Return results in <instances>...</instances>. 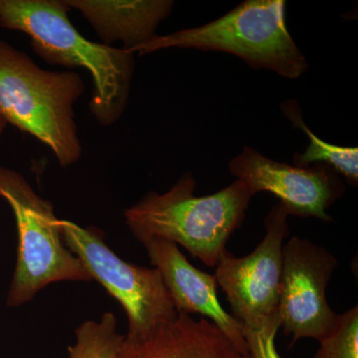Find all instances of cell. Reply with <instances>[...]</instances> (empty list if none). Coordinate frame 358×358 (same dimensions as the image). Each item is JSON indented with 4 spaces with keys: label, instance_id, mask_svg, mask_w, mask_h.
I'll use <instances>...</instances> for the list:
<instances>
[{
    "label": "cell",
    "instance_id": "7",
    "mask_svg": "<svg viewBox=\"0 0 358 358\" xmlns=\"http://www.w3.org/2000/svg\"><path fill=\"white\" fill-rule=\"evenodd\" d=\"M289 216L284 205L275 204L265 219V237L256 249L241 258L226 249L216 265L214 277L241 326H262L278 313Z\"/></svg>",
    "mask_w": 358,
    "mask_h": 358
},
{
    "label": "cell",
    "instance_id": "4",
    "mask_svg": "<svg viewBox=\"0 0 358 358\" xmlns=\"http://www.w3.org/2000/svg\"><path fill=\"white\" fill-rule=\"evenodd\" d=\"M169 48L225 52L253 69L273 71L289 79H298L308 68L287 28L284 0H247L203 26L155 35L131 53L147 55Z\"/></svg>",
    "mask_w": 358,
    "mask_h": 358
},
{
    "label": "cell",
    "instance_id": "15",
    "mask_svg": "<svg viewBox=\"0 0 358 358\" xmlns=\"http://www.w3.org/2000/svg\"><path fill=\"white\" fill-rule=\"evenodd\" d=\"M313 358H358V308L338 315L331 333L320 341Z\"/></svg>",
    "mask_w": 358,
    "mask_h": 358
},
{
    "label": "cell",
    "instance_id": "8",
    "mask_svg": "<svg viewBox=\"0 0 358 358\" xmlns=\"http://www.w3.org/2000/svg\"><path fill=\"white\" fill-rule=\"evenodd\" d=\"M338 262L324 247L292 237L282 247L279 317L293 346L303 338L322 341L336 327L338 315L327 300V287Z\"/></svg>",
    "mask_w": 358,
    "mask_h": 358
},
{
    "label": "cell",
    "instance_id": "14",
    "mask_svg": "<svg viewBox=\"0 0 358 358\" xmlns=\"http://www.w3.org/2000/svg\"><path fill=\"white\" fill-rule=\"evenodd\" d=\"M114 313H103L102 319L86 320L75 331L76 343L68 348V358H121L124 336L117 333Z\"/></svg>",
    "mask_w": 358,
    "mask_h": 358
},
{
    "label": "cell",
    "instance_id": "5",
    "mask_svg": "<svg viewBox=\"0 0 358 358\" xmlns=\"http://www.w3.org/2000/svg\"><path fill=\"white\" fill-rule=\"evenodd\" d=\"M0 197L13 209L18 231L17 261L6 298L9 308L24 305L56 282L92 281L66 246L53 205L20 173L0 166Z\"/></svg>",
    "mask_w": 358,
    "mask_h": 358
},
{
    "label": "cell",
    "instance_id": "10",
    "mask_svg": "<svg viewBox=\"0 0 358 358\" xmlns=\"http://www.w3.org/2000/svg\"><path fill=\"white\" fill-rule=\"evenodd\" d=\"M159 271L176 312L199 313L210 320L244 355H249L242 326L219 303L215 277L188 262L178 245L157 237L138 240Z\"/></svg>",
    "mask_w": 358,
    "mask_h": 358
},
{
    "label": "cell",
    "instance_id": "11",
    "mask_svg": "<svg viewBox=\"0 0 358 358\" xmlns=\"http://www.w3.org/2000/svg\"><path fill=\"white\" fill-rule=\"evenodd\" d=\"M121 358H250L210 320L178 313L141 336H124Z\"/></svg>",
    "mask_w": 358,
    "mask_h": 358
},
{
    "label": "cell",
    "instance_id": "3",
    "mask_svg": "<svg viewBox=\"0 0 358 358\" xmlns=\"http://www.w3.org/2000/svg\"><path fill=\"white\" fill-rule=\"evenodd\" d=\"M84 89L78 73L43 70L0 40V114L7 124L46 145L64 167L82 155L74 103Z\"/></svg>",
    "mask_w": 358,
    "mask_h": 358
},
{
    "label": "cell",
    "instance_id": "16",
    "mask_svg": "<svg viewBox=\"0 0 358 358\" xmlns=\"http://www.w3.org/2000/svg\"><path fill=\"white\" fill-rule=\"evenodd\" d=\"M281 327L279 312L270 317L262 326H242L245 341L248 346L250 358H282L275 348V336Z\"/></svg>",
    "mask_w": 358,
    "mask_h": 358
},
{
    "label": "cell",
    "instance_id": "9",
    "mask_svg": "<svg viewBox=\"0 0 358 358\" xmlns=\"http://www.w3.org/2000/svg\"><path fill=\"white\" fill-rule=\"evenodd\" d=\"M228 169L252 194L263 192L274 194L289 215L333 221L327 209L345 193L338 174L327 164L291 166L268 159L249 147L230 160Z\"/></svg>",
    "mask_w": 358,
    "mask_h": 358
},
{
    "label": "cell",
    "instance_id": "6",
    "mask_svg": "<svg viewBox=\"0 0 358 358\" xmlns=\"http://www.w3.org/2000/svg\"><path fill=\"white\" fill-rule=\"evenodd\" d=\"M67 248L96 280L121 303L129 320L127 336L148 334L178 317V312L155 268L126 262L109 248L103 235L94 228H83L59 219Z\"/></svg>",
    "mask_w": 358,
    "mask_h": 358
},
{
    "label": "cell",
    "instance_id": "1",
    "mask_svg": "<svg viewBox=\"0 0 358 358\" xmlns=\"http://www.w3.org/2000/svg\"><path fill=\"white\" fill-rule=\"evenodd\" d=\"M70 9L60 0H0V26L27 34L33 50L50 64L88 70L90 110L99 124L110 126L128 103L134 54L85 38L70 22Z\"/></svg>",
    "mask_w": 358,
    "mask_h": 358
},
{
    "label": "cell",
    "instance_id": "2",
    "mask_svg": "<svg viewBox=\"0 0 358 358\" xmlns=\"http://www.w3.org/2000/svg\"><path fill=\"white\" fill-rule=\"evenodd\" d=\"M195 187L196 180L186 173L169 192H148L127 209L124 217L136 239L169 240L213 268L231 235L243 223L254 195L237 179L220 192L205 196H196Z\"/></svg>",
    "mask_w": 358,
    "mask_h": 358
},
{
    "label": "cell",
    "instance_id": "17",
    "mask_svg": "<svg viewBox=\"0 0 358 358\" xmlns=\"http://www.w3.org/2000/svg\"><path fill=\"white\" fill-rule=\"evenodd\" d=\"M7 126V122L4 117H2L1 114H0V134L3 133L4 129H6Z\"/></svg>",
    "mask_w": 358,
    "mask_h": 358
},
{
    "label": "cell",
    "instance_id": "13",
    "mask_svg": "<svg viewBox=\"0 0 358 358\" xmlns=\"http://www.w3.org/2000/svg\"><path fill=\"white\" fill-rule=\"evenodd\" d=\"M282 110L296 128L307 134L310 143L303 154H296V166L308 167L310 164H327L336 173L341 174L352 185L358 182V148L339 147L320 138L305 124L300 106L296 101L288 100L282 103Z\"/></svg>",
    "mask_w": 358,
    "mask_h": 358
},
{
    "label": "cell",
    "instance_id": "12",
    "mask_svg": "<svg viewBox=\"0 0 358 358\" xmlns=\"http://www.w3.org/2000/svg\"><path fill=\"white\" fill-rule=\"evenodd\" d=\"M93 26L103 44L122 41L131 52L155 36L162 21L169 17L174 2L169 0H67Z\"/></svg>",
    "mask_w": 358,
    "mask_h": 358
}]
</instances>
